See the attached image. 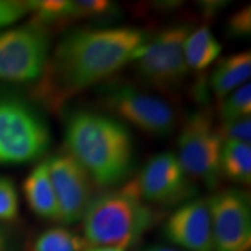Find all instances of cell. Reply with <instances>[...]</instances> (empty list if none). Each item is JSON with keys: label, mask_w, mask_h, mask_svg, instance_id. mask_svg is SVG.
<instances>
[{"label": "cell", "mask_w": 251, "mask_h": 251, "mask_svg": "<svg viewBox=\"0 0 251 251\" xmlns=\"http://www.w3.org/2000/svg\"><path fill=\"white\" fill-rule=\"evenodd\" d=\"M97 100L107 112L151 136H168L177 125V115L171 105L130 84H103Z\"/></svg>", "instance_id": "5b68a950"}, {"label": "cell", "mask_w": 251, "mask_h": 251, "mask_svg": "<svg viewBox=\"0 0 251 251\" xmlns=\"http://www.w3.org/2000/svg\"><path fill=\"white\" fill-rule=\"evenodd\" d=\"M228 35L233 37H247L251 33V7L244 6L229 18L227 24Z\"/></svg>", "instance_id": "cb8c5ba5"}, {"label": "cell", "mask_w": 251, "mask_h": 251, "mask_svg": "<svg viewBox=\"0 0 251 251\" xmlns=\"http://www.w3.org/2000/svg\"><path fill=\"white\" fill-rule=\"evenodd\" d=\"M46 28L36 24L0 30V80L30 83L42 77L49 59Z\"/></svg>", "instance_id": "52a82bcc"}, {"label": "cell", "mask_w": 251, "mask_h": 251, "mask_svg": "<svg viewBox=\"0 0 251 251\" xmlns=\"http://www.w3.org/2000/svg\"><path fill=\"white\" fill-rule=\"evenodd\" d=\"M90 244L84 237L64 227H52L37 235L31 251H85Z\"/></svg>", "instance_id": "e0dca14e"}, {"label": "cell", "mask_w": 251, "mask_h": 251, "mask_svg": "<svg viewBox=\"0 0 251 251\" xmlns=\"http://www.w3.org/2000/svg\"><path fill=\"white\" fill-rule=\"evenodd\" d=\"M57 198L59 222L74 225L83 220L92 198L91 178L83 166L68 152H58L47 159Z\"/></svg>", "instance_id": "8fae6325"}, {"label": "cell", "mask_w": 251, "mask_h": 251, "mask_svg": "<svg viewBox=\"0 0 251 251\" xmlns=\"http://www.w3.org/2000/svg\"><path fill=\"white\" fill-rule=\"evenodd\" d=\"M214 251H246L251 241V203L244 191L229 188L207 200Z\"/></svg>", "instance_id": "30bf717a"}, {"label": "cell", "mask_w": 251, "mask_h": 251, "mask_svg": "<svg viewBox=\"0 0 251 251\" xmlns=\"http://www.w3.org/2000/svg\"><path fill=\"white\" fill-rule=\"evenodd\" d=\"M64 142L67 152L100 187L118 186L134 170L135 147L129 129L102 113L89 109L69 113Z\"/></svg>", "instance_id": "7a4b0ae2"}, {"label": "cell", "mask_w": 251, "mask_h": 251, "mask_svg": "<svg viewBox=\"0 0 251 251\" xmlns=\"http://www.w3.org/2000/svg\"><path fill=\"white\" fill-rule=\"evenodd\" d=\"M85 251H125L122 249H118V248H106V247H92L87 248Z\"/></svg>", "instance_id": "484cf974"}, {"label": "cell", "mask_w": 251, "mask_h": 251, "mask_svg": "<svg viewBox=\"0 0 251 251\" xmlns=\"http://www.w3.org/2000/svg\"><path fill=\"white\" fill-rule=\"evenodd\" d=\"M165 240L186 251H214L211 214L207 200L181 203L163 227Z\"/></svg>", "instance_id": "7c38bea8"}, {"label": "cell", "mask_w": 251, "mask_h": 251, "mask_svg": "<svg viewBox=\"0 0 251 251\" xmlns=\"http://www.w3.org/2000/svg\"><path fill=\"white\" fill-rule=\"evenodd\" d=\"M20 202L15 184L11 178L0 176V222L15 220L19 215Z\"/></svg>", "instance_id": "ffe728a7"}, {"label": "cell", "mask_w": 251, "mask_h": 251, "mask_svg": "<svg viewBox=\"0 0 251 251\" xmlns=\"http://www.w3.org/2000/svg\"><path fill=\"white\" fill-rule=\"evenodd\" d=\"M218 133L224 142L250 143L251 140V118L244 117L230 121H224L218 127Z\"/></svg>", "instance_id": "7402d4cb"}, {"label": "cell", "mask_w": 251, "mask_h": 251, "mask_svg": "<svg viewBox=\"0 0 251 251\" xmlns=\"http://www.w3.org/2000/svg\"><path fill=\"white\" fill-rule=\"evenodd\" d=\"M29 13L34 15V24L46 28L74 19V6L68 0H34L26 1Z\"/></svg>", "instance_id": "ac0fdd59"}, {"label": "cell", "mask_w": 251, "mask_h": 251, "mask_svg": "<svg viewBox=\"0 0 251 251\" xmlns=\"http://www.w3.org/2000/svg\"><path fill=\"white\" fill-rule=\"evenodd\" d=\"M222 140L206 112L190 114L178 137V161L190 179L215 188L220 179Z\"/></svg>", "instance_id": "ba28073f"}, {"label": "cell", "mask_w": 251, "mask_h": 251, "mask_svg": "<svg viewBox=\"0 0 251 251\" xmlns=\"http://www.w3.org/2000/svg\"><path fill=\"white\" fill-rule=\"evenodd\" d=\"M28 13L26 1L0 0V30L15 24Z\"/></svg>", "instance_id": "603a6c76"}, {"label": "cell", "mask_w": 251, "mask_h": 251, "mask_svg": "<svg viewBox=\"0 0 251 251\" xmlns=\"http://www.w3.org/2000/svg\"><path fill=\"white\" fill-rule=\"evenodd\" d=\"M146 203L172 206L193 199L197 188L185 174L175 153L152 156L137 177L126 185Z\"/></svg>", "instance_id": "9c48e42d"}, {"label": "cell", "mask_w": 251, "mask_h": 251, "mask_svg": "<svg viewBox=\"0 0 251 251\" xmlns=\"http://www.w3.org/2000/svg\"><path fill=\"white\" fill-rule=\"evenodd\" d=\"M50 142L48 124L35 107L14 97H0V165L35 162Z\"/></svg>", "instance_id": "277c9868"}, {"label": "cell", "mask_w": 251, "mask_h": 251, "mask_svg": "<svg viewBox=\"0 0 251 251\" xmlns=\"http://www.w3.org/2000/svg\"><path fill=\"white\" fill-rule=\"evenodd\" d=\"M190 33V25L179 24L165 28L149 41L134 61L144 84L164 93H172L183 86L188 75L184 42Z\"/></svg>", "instance_id": "8992f818"}, {"label": "cell", "mask_w": 251, "mask_h": 251, "mask_svg": "<svg viewBox=\"0 0 251 251\" xmlns=\"http://www.w3.org/2000/svg\"><path fill=\"white\" fill-rule=\"evenodd\" d=\"M148 42V33L133 27L70 31L48 59L37 97L50 108H62L72 97L134 62Z\"/></svg>", "instance_id": "6da1fadb"}, {"label": "cell", "mask_w": 251, "mask_h": 251, "mask_svg": "<svg viewBox=\"0 0 251 251\" xmlns=\"http://www.w3.org/2000/svg\"><path fill=\"white\" fill-rule=\"evenodd\" d=\"M74 19H101L115 17L118 7L112 1L100 0H77L72 1Z\"/></svg>", "instance_id": "44dd1931"}, {"label": "cell", "mask_w": 251, "mask_h": 251, "mask_svg": "<svg viewBox=\"0 0 251 251\" xmlns=\"http://www.w3.org/2000/svg\"><path fill=\"white\" fill-rule=\"evenodd\" d=\"M251 112V84L247 83L238 87L221 100L219 107L222 122L249 117Z\"/></svg>", "instance_id": "d6986e66"}, {"label": "cell", "mask_w": 251, "mask_h": 251, "mask_svg": "<svg viewBox=\"0 0 251 251\" xmlns=\"http://www.w3.org/2000/svg\"><path fill=\"white\" fill-rule=\"evenodd\" d=\"M251 76V54L249 50L221 59L213 71L211 85L215 97L222 100L237 90Z\"/></svg>", "instance_id": "5bb4252c"}, {"label": "cell", "mask_w": 251, "mask_h": 251, "mask_svg": "<svg viewBox=\"0 0 251 251\" xmlns=\"http://www.w3.org/2000/svg\"><path fill=\"white\" fill-rule=\"evenodd\" d=\"M23 190L31 212L42 219L58 221V202L50 179L47 159L30 171L24 181Z\"/></svg>", "instance_id": "4fadbf2b"}, {"label": "cell", "mask_w": 251, "mask_h": 251, "mask_svg": "<svg viewBox=\"0 0 251 251\" xmlns=\"http://www.w3.org/2000/svg\"><path fill=\"white\" fill-rule=\"evenodd\" d=\"M143 251H179V250L172 249V248L155 246V247H150V248H148V249H146V250H143Z\"/></svg>", "instance_id": "4316f807"}, {"label": "cell", "mask_w": 251, "mask_h": 251, "mask_svg": "<svg viewBox=\"0 0 251 251\" xmlns=\"http://www.w3.org/2000/svg\"><path fill=\"white\" fill-rule=\"evenodd\" d=\"M220 174L233 183L249 186L251 184L250 143L225 142L220 155Z\"/></svg>", "instance_id": "2e32d148"}, {"label": "cell", "mask_w": 251, "mask_h": 251, "mask_svg": "<svg viewBox=\"0 0 251 251\" xmlns=\"http://www.w3.org/2000/svg\"><path fill=\"white\" fill-rule=\"evenodd\" d=\"M0 251H15L14 237L5 222H0Z\"/></svg>", "instance_id": "d4e9b609"}, {"label": "cell", "mask_w": 251, "mask_h": 251, "mask_svg": "<svg viewBox=\"0 0 251 251\" xmlns=\"http://www.w3.org/2000/svg\"><path fill=\"white\" fill-rule=\"evenodd\" d=\"M157 221L156 212L125 186L93 198L83 216L84 238L93 247L128 249Z\"/></svg>", "instance_id": "3957f363"}, {"label": "cell", "mask_w": 251, "mask_h": 251, "mask_svg": "<svg viewBox=\"0 0 251 251\" xmlns=\"http://www.w3.org/2000/svg\"><path fill=\"white\" fill-rule=\"evenodd\" d=\"M221 52V45L207 26L190 33L184 42V57L188 69L206 70Z\"/></svg>", "instance_id": "9a60e30c"}]
</instances>
